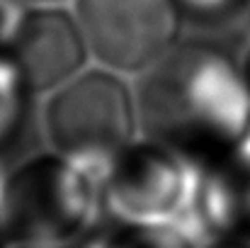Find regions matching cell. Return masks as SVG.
<instances>
[{"mask_svg":"<svg viewBox=\"0 0 250 248\" xmlns=\"http://www.w3.org/2000/svg\"><path fill=\"white\" fill-rule=\"evenodd\" d=\"M24 12L20 0H0V54H7L15 34L24 20Z\"/></svg>","mask_w":250,"mask_h":248,"instance_id":"11","label":"cell"},{"mask_svg":"<svg viewBox=\"0 0 250 248\" xmlns=\"http://www.w3.org/2000/svg\"><path fill=\"white\" fill-rule=\"evenodd\" d=\"M34 2H51V0H34Z\"/></svg>","mask_w":250,"mask_h":248,"instance_id":"16","label":"cell"},{"mask_svg":"<svg viewBox=\"0 0 250 248\" xmlns=\"http://www.w3.org/2000/svg\"><path fill=\"white\" fill-rule=\"evenodd\" d=\"M204 165L153 139L129 144L104 170V209L109 219L187 222Z\"/></svg>","mask_w":250,"mask_h":248,"instance_id":"4","label":"cell"},{"mask_svg":"<svg viewBox=\"0 0 250 248\" xmlns=\"http://www.w3.org/2000/svg\"><path fill=\"white\" fill-rule=\"evenodd\" d=\"M185 229L199 246L216 236L250 239V129L219 163L204 165Z\"/></svg>","mask_w":250,"mask_h":248,"instance_id":"7","label":"cell"},{"mask_svg":"<svg viewBox=\"0 0 250 248\" xmlns=\"http://www.w3.org/2000/svg\"><path fill=\"white\" fill-rule=\"evenodd\" d=\"M134 112L126 85L114 73L87 71L56 88L44 127L56 154L107 168L134 139Z\"/></svg>","mask_w":250,"mask_h":248,"instance_id":"3","label":"cell"},{"mask_svg":"<svg viewBox=\"0 0 250 248\" xmlns=\"http://www.w3.org/2000/svg\"><path fill=\"white\" fill-rule=\"evenodd\" d=\"M27 88L17 66L7 54H0V149H5L22 129L27 114Z\"/></svg>","mask_w":250,"mask_h":248,"instance_id":"9","label":"cell"},{"mask_svg":"<svg viewBox=\"0 0 250 248\" xmlns=\"http://www.w3.org/2000/svg\"><path fill=\"white\" fill-rule=\"evenodd\" d=\"M175 5L194 20H219L238 10L243 0H175Z\"/></svg>","mask_w":250,"mask_h":248,"instance_id":"10","label":"cell"},{"mask_svg":"<svg viewBox=\"0 0 250 248\" xmlns=\"http://www.w3.org/2000/svg\"><path fill=\"white\" fill-rule=\"evenodd\" d=\"M12 248H66V246H29V244H15ZM76 248V246H71Z\"/></svg>","mask_w":250,"mask_h":248,"instance_id":"14","label":"cell"},{"mask_svg":"<svg viewBox=\"0 0 250 248\" xmlns=\"http://www.w3.org/2000/svg\"><path fill=\"white\" fill-rule=\"evenodd\" d=\"M243 73H246V81H248V88H250V54L246 59V64H243Z\"/></svg>","mask_w":250,"mask_h":248,"instance_id":"15","label":"cell"},{"mask_svg":"<svg viewBox=\"0 0 250 248\" xmlns=\"http://www.w3.org/2000/svg\"><path fill=\"white\" fill-rule=\"evenodd\" d=\"M102 165L44 154L7 173L5 200L15 244L78 246L104 219Z\"/></svg>","mask_w":250,"mask_h":248,"instance_id":"2","label":"cell"},{"mask_svg":"<svg viewBox=\"0 0 250 248\" xmlns=\"http://www.w3.org/2000/svg\"><path fill=\"white\" fill-rule=\"evenodd\" d=\"M87 49L112 71H146L175 46V0H78Z\"/></svg>","mask_w":250,"mask_h":248,"instance_id":"5","label":"cell"},{"mask_svg":"<svg viewBox=\"0 0 250 248\" xmlns=\"http://www.w3.org/2000/svg\"><path fill=\"white\" fill-rule=\"evenodd\" d=\"M5 185H7V173H2V168H0V248H12L15 246V236H12L10 214H7Z\"/></svg>","mask_w":250,"mask_h":248,"instance_id":"12","label":"cell"},{"mask_svg":"<svg viewBox=\"0 0 250 248\" xmlns=\"http://www.w3.org/2000/svg\"><path fill=\"white\" fill-rule=\"evenodd\" d=\"M85 51L83 29L71 15L56 7H34L24 12L7 56L27 88L39 92L71 81L83 66Z\"/></svg>","mask_w":250,"mask_h":248,"instance_id":"6","label":"cell"},{"mask_svg":"<svg viewBox=\"0 0 250 248\" xmlns=\"http://www.w3.org/2000/svg\"><path fill=\"white\" fill-rule=\"evenodd\" d=\"M76 248H199V241L175 222L104 219Z\"/></svg>","mask_w":250,"mask_h":248,"instance_id":"8","label":"cell"},{"mask_svg":"<svg viewBox=\"0 0 250 248\" xmlns=\"http://www.w3.org/2000/svg\"><path fill=\"white\" fill-rule=\"evenodd\" d=\"M146 136L192 158L219 163L250 129V88L229 54L211 44L172 46L141 81Z\"/></svg>","mask_w":250,"mask_h":248,"instance_id":"1","label":"cell"},{"mask_svg":"<svg viewBox=\"0 0 250 248\" xmlns=\"http://www.w3.org/2000/svg\"><path fill=\"white\" fill-rule=\"evenodd\" d=\"M199 248H250L248 236H216L204 241Z\"/></svg>","mask_w":250,"mask_h":248,"instance_id":"13","label":"cell"}]
</instances>
